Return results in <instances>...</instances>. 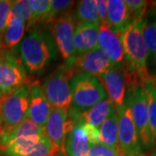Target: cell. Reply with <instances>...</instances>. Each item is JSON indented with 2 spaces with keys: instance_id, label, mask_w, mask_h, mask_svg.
I'll list each match as a JSON object with an SVG mask.
<instances>
[{
  "instance_id": "6da1fadb",
  "label": "cell",
  "mask_w": 156,
  "mask_h": 156,
  "mask_svg": "<svg viewBox=\"0 0 156 156\" xmlns=\"http://www.w3.org/2000/svg\"><path fill=\"white\" fill-rule=\"evenodd\" d=\"M55 43L44 31L34 30L20 42L18 56L23 66L32 73L43 72L56 58Z\"/></svg>"
},
{
  "instance_id": "7a4b0ae2",
  "label": "cell",
  "mask_w": 156,
  "mask_h": 156,
  "mask_svg": "<svg viewBox=\"0 0 156 156\" xmlns=\"http://www.w3.org/2000/svg\"><path fill=\"white\" fill-rule=\"evenodd\" d=\"M71 103L68 109L69 119L74 124L80 121L83 111L108 98L106 91L99 79L86 74H75L70 81Z\"/></svg>"
},
{
  "instance_id": "3957f363",
  "label": "cell",
  "mask_w": 156,
  "mask_h": 156,
  "mask_svg": "<svg viewBox=\"0 0 156 156\" xmlns=\"http://www.w3.org/2000/svg\"><path fill=\"white\" fill-rule=\"evenodd\" d=\"M30 86L31 83L27 81L11 93L3 95L0 100V118L3 125L1 134L10 131L26 118Z\"/></svg>"
},
{
  "instance_id": "277c9868",
  "label": "cell",
  "mask_w": 156,
  "mask_h": 156,
  "mask_svg": "<svg viewBox=\"0 0 156 156\" xmlns=\"http://www.w3.org/2000/svg\"><path fill=\"white\" fill-rule=\"evenodd\" d=\"M74 75L72 68L62 64L45 78L41 87L51 108L69 109L71 103L70 81Z\"/></svg>"
},
{
  "instance_id": "5b68a950",
  "label": "cell",
  "mask_w": 156,
  "mask_h": 156,
  "mask_svg": "<svg viewBox=\"0 0 156 156\" xmlns=\"http://www.w3.org/2000/svg\"><path fill=\"white\" fill-rule=\"evenodd\" d=\"M126 99L129 104L141 147L146 149L153 147L148 123L147 95L145 85H138L128 89Z\"/></svg>"
},
{
  "instance_id": "8992f818",
  "label": "cell",
  "mask_w": 156,
  "mask_h": 156,
  "mask_svg": "<svg viewBox=\"0 0 156 156\" xmlns=\"http://www.w3.org/2000/svg\"><path fill=\"white\" fill-rule=\"evenodd\" d=\"M27 75L14 49H0V92L8 95L27 82Z\"/></svg>"
},
{
  "instance_id": "52a82bcc",
  "label": "cell",
  "mask_w": 156,
  "mask_h": 156,
  "mask_svg": "<svg viewBox=\"0 0 156 156\" xmlns=\"http://www.w3.org/2000/svg\"><path fill=\"white\" fill-rule=\"evenodd\" d=\"M118 120V149L122 156H140L141 146L137 135L127 99L122 106L115 107Z\"/></svg>"
},
{
  "instance_id": "ba28073f",
  "label": "cell",
  "mask_w": 156,
  "mask_h": 156,
  "mask_svg": "<svg viewBox=\"0 0 156 156\" xmlns=\"http://www.w3.org/2000/svg\"><path fill=\"white\" fill-rule=\"evenodd\" d=\"M0 147L6 156H53L59 151L46 135L17 137Z\"/></svg>"
},
{
  "instance_id": "9c48e42d",
  "label": "cell",
  "mask_w": 156,
  "mask_h": 156,
  "mask_svg": "<svg viewBox=\"0 0 156 156\" xmlns=\"http://www.w3.org/2000/svg\"><path fill=\"white\" fill-rule=\"evenodd\" d=\"M50 23L52 39L56 50H58L62 59L65 61L64 64L71 68L76 58L74 45L75 21L72 15L54 20Z\"/></svg>"
},
{
  "instance_id": "30bf717a",
  "label": "cell",
  "mask_w": 156,
  "mask_h": 156,
  "mask_svg": "<svg viewBox=\"0 0 156 156\" xmlns=\"http://www.w3.org/2000/svg\"><path fill=\"white\" fill-rule=\"evenodd\" d=\"M73 127L74 124L69 119L67 109L51 108L45 123V134L59 151L64 150L67 135Z\"/></svg>"
},
{
  "instance_id": "8fae6325",
  "label": "cell",
  "mask_w": 156,
  "mask_h": 156,
  "mask_svg": "<svg viewBox=\"0 0 156 156\" xmlns=\"http://www.w3.org/2000/svg\"><path fill=\"white\" fill-rule=\"evenodd\" d=\"M113 66L107 55L99 48L76 56L72 65L75 74L100 76Z\"/></svg>"
},
{
  "instance_id": "7c38bea8",
  "label": "cell",
  "mask_w": 156,
  "mask_h": 156,
  "mask_svg": "<svg viewBox=\"0 0 156 156\" xmlns=\"http://www.w3.org/2000/svg\"><path fill=\"white\" fill-rule=\"evenodd\" d=\"M97 78L115 107L122 106L126 99L127 85L121 66L113 65L108 71Z\"/></svg>"
},
{
  "instance_id": "4fadbf2b",
  "label": "cell",
  "mask_w": 156,
  "mask_h": 156,
  "mask_svg": "<svg viewBox=\"0 0 156 156\" xmlns=\"http://www.w3.org/2000/svg\"><path fill=\"white\" fill-rule=\"evenodd\" d=\"M50 110L51 106L45 97L40 83L38 81L31 83L26 118L40 128H44Z\"/></svg>"
},
{
  "instance_id": "5bb4252c",
  "label": "cell",
  "mask_w": 156,
  "mask_h": 156,
  "mask_svg": "<svg viewBox=\"0 0 156 156\" xmlns=\"http://www.w3.org/2000/svg\"><path fill=\"white\" fill-rule=\"evenodd\" d=\"M98 48L106 54L114 66H122L124 63L125 55L121 37L115 33L108 24H100Z\"/></svg>"
},
{
  "instance_id": "9a60e30c",
  "label": "cell",
  "mask_w": 156,
  "mask_h": 156,
  "mask_svg": "<svg viewBox=\"0 0 156 156\" xmlns=\"http://www.w3.org/2000/svg\"><path fill=\"white\" fill-rule=\"evenodd\" d=\"M99 24L77 23L74 31V45L76 56L98 48Z\"/></svg>"
},
{
  "instance_id": "2e32d148",
  "label": "cell",
  "mask_w": 156,
  "mask_h": 156,
  "mask_svg": "<svg viewBox=\"0 0 156 156\" xmlns=\"http://www.w3.org/2000/svg\"><path fill=\"white\" fill-rule=\"evenodd\" d=\"M108 25L112 30L121 37L124 30L132 22L131 15L124 0H108Z\"/></svg>"
},
{
  "instance_id": "e0dca14e",
  "label": "cell",
  "mask_w": 156,
  "mask_h": 156,
  "mask_svg": "<svg viewBox=\"0 0 156 156\" xmlns=\"http://www.w3.org/2000/svg\"><path fill=\"white\" fill-rule=\"evenodd\" d=\"M90 146L84 122L75 124L65 140L64 151L67 156H87Z\"/></svg>"
},
{
  "instance_id": "ac0fdd59",
  "label": "cell",
  "mask_w": 156,
  "mask_h": 156,
  "mask_svg": "<svg viewBox=\"0 0 156 156\" xmlns=\"http://www.w3.org/2000/svg\"><path fill=\"white\" fill-rule=\"evenodd\" d=\"M25 29V23L22 20L9 17L5 29L0 37V49H14L23 38Z\"/></svg>"
},
{
  "instance_id": "d6986e66",
  "label": "cell",
  "mask_w": 156,
  "mask_h": 156,
  "mask_svg": "<svg viewBox=\"0 0 156 156\" xmlns=\"http://www.w3.org/2000/svg\"><path fill=\"white\" fill-rule=\"evenodd\" d=\"M100 144L118 148V120L115 107L113 106L106 120L99 128Z\"/></svg>"
},
{
  "instance_id": "ffe728a7",
  "label": "cell",
  "mask_w": 156,
  "mask_h": 156,
  "mask_svg": "<svg viewBox=\"0 0 156 156\" xmlns=\"http://www.w3.org/2000/svg\"><path fill=\"white\" fill-rule=\"evenodd\" d=\"M113 106H115L108 97L97 102L95 105L83 111L80 115L81 122L89 123L95 128H99L108 115Z\"/></svg>"
},
{
  "instance_id": "44dd1931",
  "label": "cell",
  "mask_w": 156,
  "mask_h": 156,
  "mask_svg": "<svg viewBox=\"0 0 156 156\" xmlns=\"http://www.w3.org/2000/svg\"><path fill=\"white\" fill-rule=\"evenodd\" d=\"M45 134L44 128H42L36 125L28 118H25L22 122L10 131L0 134V145L4 144L9 140L17 137H29V136H42Z\"/></svg>"
},
{
  "instance_id": "7402d4cb",
  "label": "cell",
  "mask_w": 156,
  "mask_h": 156,
  "mask_svg": "<svg viewBox=\"0 0 156 156\" xmlns=\"http://www.w3.org/2000/svg\"><path fill=\"white\" fill-rule=\"evenodd\" d=\"M72 17L75 23L77 21L78 23H86L100 25V19L96 9L95 0H83L78 2Z\"/></svg>"
},
{
  "instance_id": "603a6c76",
  "label": "cell",
  "mask_w": 156,
  "mask_h": 156,
  "mask_svg": "<svg viewBox=\"0 0 156 156\" xmlns=\"http://www.w3.org/2000/svg\"><path fill=\"white\" fill-rule=\"evenodd\" d=\"M147 95L148 123L153 147L156 146V85L151 80L145 83Z\"/></svg>"
},
{
  "instance_id": "cb8c5ba5",
  "label": "cell",
  "mask_w": 156,
  "mask_h": 156,
  "mask_svg": "<svg viewBox=\"0 0 156 156\" xmlns=\"http://www.w3.org/2000/svg\"><path fill=\"white\" fill-rule=\"evenodd\" d=\"M9 17H15L22 20L25 23L27 30H30L31 26H33L32 11L30 7L28 1L26 0L12 1V5H11Z\"/></svg>"
},
{
  "instance_id": "d4e9b609",
  "label": "cell",
  "mask_w": 156,
  "mask_h": 156,
  "mask_svg": "<svg viewBox=\"0 0 156 156\" xmlns=\"http://www.w3.org/2000/svg\"><path fill=\"white\" fill-rule=\"evenodd\" d=\"M76 2L70 0H50V11L47 23L71 15V10Z\"/></svg>"
},
{
  "instance_id": "484cf974",
  "label": "cell",
  "mask_w": 156,
  "mask_h": 156,
  "mask_svg": "<svg viewBox=\"0 0 156 156\" xmlns=\"http://www.w3.org/2000/svg\"><path fill=\"white\" fill-rule=\"evenodd\" d=\"M30 7L32 11L33 25L41 22H46L50 14V0H28Z\"/></svg>"
},
{
  "instance_id": "4316f807",
  "label": "cell",
  "mask_w": 156,
  "mask_h": 156,
  "mask_svg": "<svg viewBox=\"0 0 156 156\" xmlns=\"http://www.w3.org/2000/svg\"><path fill=\"white\" fill-rule=\"evenodd\" d=\"M126 5L128 6L132 21L144 19L151 2L145 0H126Z\"/></svg>"
},
{
  "instance_id": "83f0119b",
  "label": "cell",
  "mask_w": 156,
  "mask_h": 156,
  "mask_svg": "<svg viewBox=\"0 0 156 156\" xmlns=\"http://www.w3.org/2000/svg\"><path fill=\"white\" fill-rule=\"evenodd\" d=\"M143 37L147 52L156 58V22L146 23L143 30Z\"/></svg>"
},
{
  "instance_id": "f1b7e54d",
  "label": "cell",
  "mask_w": 156,
  "mask_h": 156,
  "mask_svg": "<svg viewBox=\"0 0 156 156\" xmlns=\"http://www.w3.org/2000/svg\"><path fill=\"white\" fill-rule=\"evenodd\" d=\"M87 156H122L118 148H112L106 146L91 145Z\"/></svg>"
},
{
  "instance_id": "f546056e",
  "label": "cell",
  "mask_w": 156,
  "mask_h": 156,
  "mask_svg": "<svg viewBox=\"0 0 156 156\" xmlns=\"http://www.w3.org/2000/svg\"><path fill=\"white\" fill-rule=\"evenodd\" d=\"M11 5H12V1L0 0V37L6 27Z\"/></svg>"
},
{
  "instance_id": "4dcf8cb0",
  "label": "cell",
  "mask_w": 156,
  "mask_h": 156,
  "mask_svg": "<svg viewBox=\"0 0 156 156\" xmlns=\"http://www.w3.org/2000/svg\"><path fill=\"white\" fill-rule=\"evenodd\" d=\"M96 9L100 19V24H108V6L106 0H96Z\"/></svg>"
},
{
  "instance_id": "1f68e13d",
  "label": "cell",
  "mask_w": 156,
  "mask_h": 156,
  "mask_svg": "<svg viewBox=\"0 0 156 156\" xmlns=\"http://www.w3.org/2000/svg\"><path fill=\"white\" fill-rule=\"evenodd\" d=\"M85 128L88 134L89 141L91 145H98L100 144V135H99V128H95L89 123H84Z\"/></svg>"
},
{
  "instance_id": "d6a6232c",
  "label": "cell",
  "mask_w": 156,
  "mask_h": 156,
  "mask_svg": "<svg viewBox=\"0 0 156 156\" xmlns=\"http://www.w3.org/2000/svg\"><path fill=\"white\" fill-rule=\"evenodd\" d=\"M53 156H67V154H66V153H65L64 150H60L58 151L56 154H55Z\"/></svg>"
},
{
  "instance_id": "836d02e7",
  "label": "cell",
  "mask_w": 156,
  "mask_h": 156,
  "mask_svg": "<svg viewBox=\"0 0 156 156\" xmlns=\"http://www.w3.org/2000/svg\"><path fill=\"white\" fill-rule=\"evenodd\" d=\"M154 59H155V63H156V58H154ZM152 81H153V82H154V83L156 85V71H155V75H154V76H152Z\"/></svg>"
},
{
  "instance_id": "e575fe53",
  "label": "cell",
  "mask_w": 156,
  "mask_h": 156,
  "mask_svg": "<svg viewBox=\"0 0 156 156\" xmlns=\"http://www.w3.org/2000/svg\"><path fill=\"white\" fill-rule=\"evenodd\" d=\"M2 128H3V125H2V121H1V118H0V134L2 132Z\"/></svg>"
},
{
  "instance_id": "d590c367",
  "label": "cell",
  "mask_w": 156,
  "mask_h": 156,
  "mask_svg": "<svg viewBox=\"0 0 156 156\" xmlns=\"http://www.w3.org/2000/svg\"><path fill=\"white\" fill-rule=\"evenodd\" d=\"M140 156H149V155H145V154H141ZM150 156H156V154H154V155H150Z\"/></svg>"
},
{
  "instance_id": "8d00e7d4",
  "label": "cell",
  "mask_w": 156,
  "mask_h": 156,
  "mask_svg": "<svg viewBox=\"0 0 156 156\" xmlns=\"http://www.w3.org/2000/svg\"><path fill=\"white\" fill-rule=\"evenodd\" d=\"M2 97H3V95H2V93L0 92V100L2 99Z\"/></svg>"
},
{
  "instance_id": "74e56055",
  "label": "cell",
  "mask_w": 156,
  "mask_h": 156,
  "mask_svg": "<svg viewBox=\"0 0 156 156\" xmlns=\"http://www.w3.org/2000/svg\"><path fill=\"white\" fill-rule=\"evenodd\" d=\"M156 154V153H155V154Z\"/></svg>"
},
{
  "instance_id": "f35d334b",
  "label": "cell",
  "mask_w": 156,
  "mask_h": 156,
  "mask_svg": "<svg viewBox=\"0 0 156 156\" xmlns=\"http://www.w3.org/2000/svg\"><path fill=\"white\" fill-rule=\"evenodd\" d=\"M155 11H156V9H155Z\"/></svg>"
}]
</instances>
